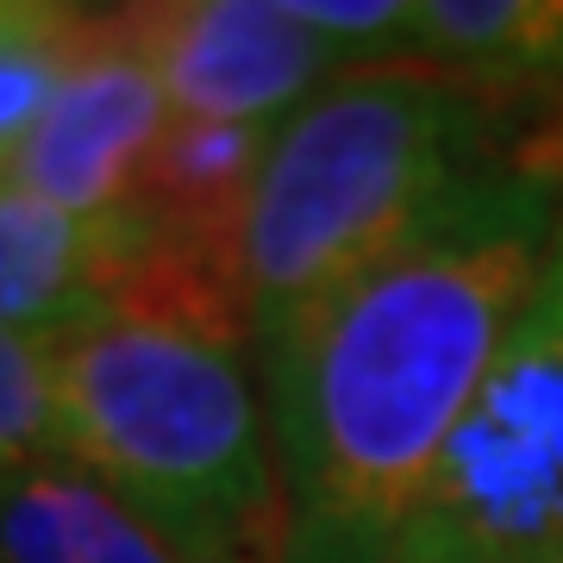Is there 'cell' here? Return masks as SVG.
<instances>
[{
    "label": "cell",
    "mask_w": 563,
    "mask_h": 563,
    "mask_svg": "<svg viewBox=\"0 0 563 563\" xmlns=\"http://www.w3.org/2000/svg\"><path fill=\"white\" fill-rule=\"evenodd\" d=\"M558 244L563 176L514 151L257 344L288 501L282 563H395Z\"/></svg>",
    "instance_id": "cell-1"
},
{
    "label": "cell",
    "mask_w": 563,
    "mask_h": 563,
    "mask_svg": "<svg viewBox=\"0 0 563 563\" xmlns=\"http://www.w3.org/2000/svg\"><path fill=\"white\" fill-rule=\"evenodd\" d=\"M501 157H514V120L420 57H376L325 81L276 125L239 225L251 344L420 232Z\"/></svg>",
    "instance_id": "cell-2"
},
{
    "label": "cell",
    "mask_w": 563,
    "mask_h": 563,
    "mask_svg": "<svg viewBox=\"0 0 563 563\" xmlns=\"http://www.w3.org/2000/svg\"><path fill=\"white\" fill-rule=\"evenodd\" d=\"M257 344L151 313H101L57 339L63 457L139 507L188 563H282L276 439Z\"/></svg>",
    "instance_id": "cell-3"
},
{
    "label": "cell",
    "mask_w": 563,
    "mask_h": 563,
    "mask_svg": "<svg viewBox=\"0 0 563 563\" xmlns=\"http://www.w3.org/2000/svg\"><path fill=\"white\" fill-rule=\"evenodd\" d=\"M395 563H563V244L444 439Z\"/></svg>",
    "instance_id": "cell-4"
},
{
    "label": "cell",
    "mask_w": 563,
    "mask_h": 563,
    "mask_svg": "<svg viewBox=\"0 0 563 563\" xmlns=\"http://www.w3.org/2000/svg\"><path fill=\"white\" fill-rule=\"evenodd\" d=\"M169 120L176 113H169L163 76L144 44L139 7L125 13L88 7V25H81V44L63 69L57 95L25 132V144L7 157L0 181L51 207L88 213V220L125 213Z\"/></svg>",
    "instance_id": "cell-5"
},
{
    "label": "cell",
    "mask_w": 563,
    "mask_h": 563,
    "mask_svg": "<svg viewBox=\"0 0 563 563\" xmlns=\"http://www.w3.org/2000/svg\"><path fill=\"white\" fill-rule=\"evenodd\" d=\"M144 44L176 120L282 125L325 81L357 69L339 38L307 25L295 0H181L139 7Z\"/></svg>",
    "instance_id": "cell-6"
},
{
    "label": "cell",
    "mask_w": 563,
    "mask_h": 563,
    "mask_svg": "<svg viewBox=\"0 0 563 563\" xmlns=\"http://www.w3.org/2000/svg\"><path fill=\"white\" fill-rule=\"evenodd\" d=\"M144 251L139 213H69L0 181V332H76L113 313Z\"/></svg>",
    "instance_id": "cell-7"
},
{
    "label": "cell",
    "mask_w": 563,
    "mask_h": 563,
    "mask_svg": "<svg viewBox=\"0 0 563 563\" xmlns=\"http://www.w3.org/2000/svg\"><path fill=\"white\" fill-rule=\"evenodd\" d=\"M0 563H188L139 507L69 457L0 470Z\"/></svg>",
    "instance_id": "cell-8"
},
{
    "label": "cell",
    "mask_w": 563,
    "mask_h": 563,
    "mask_svg": "<svg viewBox=\"0 0 563 563\" xmlns=\"http://www.w3.org/2000/svg\"><path fill=\"white\" fill-rule=\"evenodd\" d=\"M276 125H220V120H169L139 176L132 213L157 239L239 251V225L251 188L263 176Z\"/></svg>",
    "instance_id": "cell-9"
},
{
    "label": "cell",
    "mask_w": 563,
    "mask_h": 563,
    "mask_svg": "<svg viewBox=\"0 0 563 563\" xmlns=\"http://www.w3.org/2000/svg\"><path fill=\"white\" fill-rule=\"evenodd\" d=\"M81 25H88V7L0 0V169L51 107L63 69L81 44Z\"/></svg>",
    "instance_id": "cell-10"
},
{
    "label": "cell",
    "mask_w": 563,
    "mask_h": 563,
    "mask_svg": "<svg viewBox=\"0 0 563 563\" xmlns=\"http://www.w3.org/2000/svg\"><path fill=\"white\" fill-rule=\"evenodd\" d=\"M57 339L0 332V470H20V463H38V457H63Z\"/></svg>",
    "instance_id": "cell-11"
}]
</instances>
